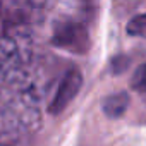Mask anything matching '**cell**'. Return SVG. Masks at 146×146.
I'll use <instances>...</instances> for the list:
<instances>
[{"label": "cell", "instance_id": "obj_2", "mask_svg": "<svg viewBox=\"0 0 146 146\" xmlns=\"http://www.w3.org/2000/svg\"><path fill=\"white\" fill-rule=\"evenodd\" d=\"M81 86H83V76H81V72L78 69L67 70L65 74H64V78L60 79L57 90H55V95H53V98L50 102L48 110L52 113H55V115L60 113V112H64V108L76 98V95L79 93Z\"/></svg>", "mask_w": 146, "mask_h": 146}, {"label": "cell", "instance_id": "obj_5", "mask_svg": "<svg viewBox=\"0 0 146 146\" xmlns=\"http://www.w3.org/2000/svg\"><path fill=\"white\" fill-rule=\"evenodd\" d=\"M132 88L136 91H139L141 95H146V64H143L132 78Z\"/></svg>", "mask_w": 146, "mask_h": 146}, {"label": "cell", "instance_id": "obj_3", "mask_svg": "<svg viewBox=\"0 0 146 146\" xmlns=\"http://www.w3.org/2000/svg\"><path fill=\"white\" fill-rule=\"evenodd\" d=\"M127 107V95L125 93H117V95H112L105 100L103 103V108L107 112V115L110 117H117L120 115Z\"/></svg>", "mask_w": 146, "mask_h": 146}, {"label": "cell", "instance_id": "obj_1", "mask_svg": "<svg viewBox=\"0 0 146 146\" xmlns=\"http://www.w3.org/2000/svg\"><path fill=\"white\" fill-rule=\"evenodd\" d=\"M52 41L55 46L72 53H86L90 48V35L86 28L81 23H74V21L58 24L55 28Z\"/></svg>", "mask_w": 146, "mask_h": 146}, {"label": "cell", "instance_id": "obj_4", "mask_svg": "<svg viewBox=\"0 0 146 146\" xmlns=\"http://www.w3.org/2000/svg\"><path fill=\"white\" fill-rule=\"evenodd\" d=\"M127 33L134 36H146V12L131 19V23L127 24Z\"/></svg>", "mask_w": 146, "mask_h": 146}]
</instances>
